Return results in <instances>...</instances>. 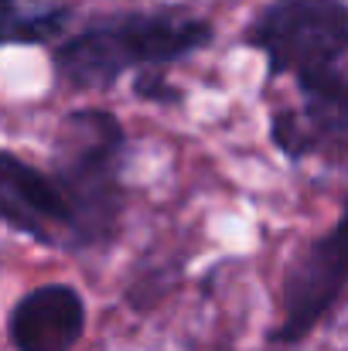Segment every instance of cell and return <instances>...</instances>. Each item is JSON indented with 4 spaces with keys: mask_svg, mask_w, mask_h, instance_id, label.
<instances>
[{
    "mask_svg": "<svg viewBox=\"0 0 348 351\" xmlns=\"http://www.w3.org/2000/svg\"><path fill=\"white\" fill-rule=\"evenodd\" d=\"M348 290V198L342 215L318 235L287 269L280 287V321L270 331L273 345L304 341Z\"/></svg>",
    "mask_w": 348,
    "mask_h": 351,
    "instance_id": "277c9868",
    "label": "cell"
},
{
    "mask_svg": "<svg viewBox=\"0 0 348 351\" xmlns=\"http://www.w3.org/2000/svg\"><path fill=\"white\" fill-rule=\"evenodd\" d=\"M123 164L126 133L110 110H72L62 119L51 174L72 202L79 249H103L113 242L126 205Z\"/></svg>",
    "mask_w": 348,
    "mask_h": 351,
    "instance_id": "7a4b0ae2",
    "label": "cell"
},
{
    "mask_svg": "<svg viewBox=\"0 0 348 351\" xmlns=\"http://www.w3.org/2000/svg\"><path fill=\"white\" fill-rule=\"evenodd\" d=\"M86 335V300L69 283H41L27 290L7 317L14 351H76Z\"/></svg>",
    "mask_w": 348,
    "mask_h": 351,
    "instance_id": "8992f818",
    "label": "cell"
},
{
    "mask_svg": "<svg viewBox=\"0 0 348 351\" xmlns=\"http://www.w3.org/2000/svg\"><path fill=\"white\" fill-rule=\"evenodd\" d=\"M212 24L185 10H137L96 17L51 51V69L69 89H110L126 72L161 75V69L202 51Z\"/></svg>",
    "mask_w": 348,
    "mask_h": 351,
    "instance_id": "6da1fadb",
    "label": "cell"
},
{
    "mask_svg": "<svg viewBox=\"0 0 348 351\" xmlns=\"http://www.w3.org/2000/svg\"><path fill=\"white\" fill-rule=\"evenodd\" d=\"M65 17V7H48L41 0H0V45H41Z\"/></svg>",
    "mask_w": 348,
    "mask_h": 351,
    "instance_id": "52a82bcc",
    "label": "cell"
},
{
    "mask_svg": "<svg viewBox=\"0 0 348 351\" xmlns=\"http://www.w3.org/2000/svg\"><path fill=\"white\" fill-rule=\"evenodd\" d=\"M0 222L48 249H79L76 212L58 178L10 150H0Z\"/></svg>",
    "mask_w": 348,
    "mask_h": 351,
    "instance_id": "5b68a950",
    "label": "cell"
},
{
    "mask_svg": "<svg viewBox=\"0 0 348 351\" xmlns=\"http://www.w3.org/2000/svg\"><path fill=\"white\" fill-rule=\"evenodd\" d=\"M242 41L266 58L270 79L290 75L301 96L325 93L348 79V0H273Z\"/></svg>",
    "mask_w": 348,
    "mask_h": 351,
    "instance_id": "3957f363",
    "label": "cell"
}]
</instances>
